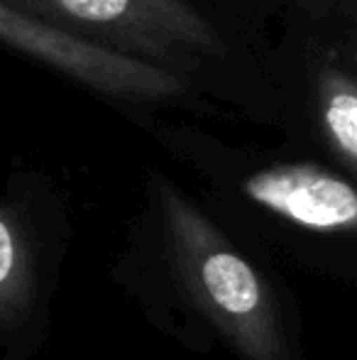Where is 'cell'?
<instances>
[{
	"mask_svg": "<svg viewBox=\"0 0 357 360\" xmlns=\"http://www.w3.org/2000/svg\"><path fill=\"white\" fill-rule=\"evenodd\" d=\"M42 20H62L100 34L113 52L152 64L149 59L186 62L225 52L218 32L186 0H13ZM108 47V49H110Z\"/></svg>",
	"mask_w": 357,
	"mask_h": 360,
	"instance_id": "obj_4",
	"label": "cell"
},
{
	"mask_svg": "<svg viewBox=\"0 0 357 360\" xmlns=\"http://www.w3.org/2000/svg\"><path fill=\"white\" fill-rule=\"evenodd\" d=\"M0 42L108 96L162 101L177 98L186 91L184 81L169 69L72 37L44 20L29 18L5 0H0Z\"/></svg>",
	"mask_w": 357,
	"mask_h": 360,
	"instance_id": "obj_5",
	"label": "cell"
},
{
	"mask_svg": "<svg viewBox=\"0 0 357 360\" xmlns=\"http://www.w3.org/2000/svg\"><path fill=\"white\" fill-rule=\"evenodd\" d=\"M299 3H309V0H299Z\"/></svg>",
	"mask_w": 357,
	"mask_h": 360,
	"instance_id": "obj_7",
	"label": "cell"
},
{
	"mask_svg": "<svg viewBox=\"0 0 357 360\" xmlns=\"http://www.w3.org/2000/svg\"><path fill=\"white\" fill-rule=\"evenodd\" d=\"M228 214L210 216L271 267L357 282L353 179L318 162H269L233 176Z\"/></svg>",
	"mask_w": 357,
	"mask_h": 360,
	"instance_id": "obj_2",
	"label": "cell"
},
{
	"mask_svg": "<svg viewBox=\"0 0 357 360\" xmlns=\"http://www.w3.org/2000/svg\"><path fill=\"white\" fill-rule=\"evenodd\" d=\"M321 130L345 176L357 172V89L345 74H330L321 86Z\"/></svg>",
	"mask_w": 357,
	"mask_h": 360,
	"instance_id": "obj_6",
	"label": "cell"
},
{
	"mask_svg": "<svg viewBox=\"0 0 357 360\" xmlns=\"http://www.w3.org/2000/svg\"><path fill=\"white\" fill-rule=\"evenodd\" d=\"M110 280L154 331L194 356L306 360L289 282L164 176L149 184Z\"/></svg>",
	"mask_w": 357,
	"mask_h": 360,
	"instance_id": "obj_1",
	"label": "cell"
},
{
	"mask_svg": "<svg viewBox=\"0 0 357 360\" xmlns=\"http://www.w3.org/2000/svg\"><path fill=\"white\" fill-rule=\"evenodd\" d=\"M69 255L64 216L0 196V356L34 360L47 346Z\"/></svg>",
	"mask_w": 357,
	"mask_h": 360,
	"instance_id": "obj_3",
	"label": "cell"
}]
</instances>
